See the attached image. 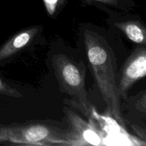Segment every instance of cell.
Wrapping results in <instances>:
<instances>
[{
    "label": "cell",
    "mask_w": 146,
    "mask_h": 146,
    "mask_svg": "<svg viewBox=\"0 0 146 146\" xmlns=\"http://www.w3.org/2000/svg\"><path fill=\"white\" fill-rule=\"evenodd\" d=\"M81 32L85 57L106 106L107 113L123 124L121 99L116 83V58L113 50L106 38L91 27L84 26Z\"/></svg>",
    "instance_id": "6da1fadb"
},
{
    "label": "cell",
    "mask_w": 146,
    "mask_h": 146,
    "mask_svg": "<svg viewBox=\"0 0 146 146\" xmlns=\"http://www.w3.org/2000/svg\"><path fill=\"white\" fill-rule=\"evenodd\" d=\"M0 144L31 146H74L68 126L50 121L0 123Z\"/></svg>",
    "instance_id": "7a4b0ae2"
},
{
    "label": "cell",
    "mask_w": 146,
    "mask_h": 146,
    "mask_svg": "<svg viewBox=\"0 0 146 146\" xmlns=\"http://www.w3.org/2000/svg\"><path fill=\"white\" fill-rule=\"evenodd\" d=\"M51 64L60 91L71 97L69 105L74 104L86 118L92 119L94 107L88 98L84 63L64 53H57L51 57Z\"/></svg>",
    "instance_id": "3957f363"
},
{
    "label": "cell",
    "mask_w": 146,
    "mask_h": 146,
    "mask_svg": "<svg viewBox=\"0 0 146 146\" xmlns=\"http://www.w3.org/2000/svg\"><path fill=\"white\" fill-rule=\"evenodd\" d=\"M145 76L146 45H138L117 73V87L121 99H125L133 86Z\"/></svg>",
    "instance_id": "277c9868"
},
{
    "label": "cell",
    "mask_w": 146,
    "mask_h": 146,
    "mask_svg": "<svg viewBox=\"0 0 146 146\" xmlns=\"http://www.w3.org/2000/svg\"><path fill=\"white\" fill-rule=\"evenodd\" d=\"M66 120L74 139V146L104 145V133L92 121L84 119L68 108H64Z\"/></svg>",
    "instance_id": "5b68a950"
},
{
    "label": "cell",
    "mask_w": 146,
    "mask_h": 146,
    "mask_svg": "<svg viewBox=\"0 0 146 146\" xmlns=\"http://www.w3.org/2000/svg\"><path fill=\"white\" fill-rule=\"evenodd\" d=\"M44 29L41 25H32L14 33L0 46V65L10 62L36 44Z\"/></svg>",
    "instance_id": "8992f818"
},
{
    "label": "cell",
    "mask_w": 146,
    "mask_h": 146,
    "mask_svg": "<svg viewBox=\"0 0 146 146\" xmlns=\"http://www.w3.org/2000/svg\"><path fill=\"white\" fill-rule=\"evenodd\" d=\"M108 12L107 22L137 45H146V25L141 20L123 16V12Z\"/></svg>",
    "instance_id": "52a82bcc"
},
{
    "label": "cell",
    "mask_w": 146,
    "mask_h": 146,
    "mask_svg": "<svg viewBox=\"0 0 146 146\" xmlns=\"http://www.w3.org/2000/svg\"><path fill=\"white\" fill-rule=\"evenodd\" d=\"M124 101L129 113L137 118L146 120V89L133 96H128Z\"/></svg>",
    "instance_id": "ba28073f"
},
{
    "label": "cell",
    "mask_w": 146,
    "mask_h": 146,
    "mask_svg": "<svg viewBox=\"0 0 146 146\" xmlns=\"http://www.w3.org/2000/svg\"><path fill=\"white\" fill-rule=\"evenodd\" d=\"M97 4H102L107 7V9H113L114 10L127 12L133 8L135 6L133 0H89Z\"/></svg>",
    "instance_id": "9c48e42d"
},
{
    "label": "cell",
    "mask_w": 146,
    "mask_h": 146,
    "mask_svg": "<svg viewBox=\"0 0 146 146\" xmlns=\"http://www.w3.org/2000/svg\"><path fill=\"white\" fill-rule=\"evenodd\" d=\"M48 17L56 19L65 6L66 0H43Z\"/></svg>",
    "instance_id": "30bf717a"
},
{
    "label": "cell",
    "mask_w": 146,
    "mask_h": 146,
    "mask_svg": "<svg viewBox=\"0 0 146 146\" xmlns=\"http://www.w3.org/2000/svg\"><path fill=\"white\" fill-rule=\"evenodd\" d=\"M128 125L132 132L141 141V145H146V124L143 123L129 122Z\"/></svg>",
    "instance_id": "8fae6325"
},
{
    "label": "cell",
    "mask_w": 146,
    "mask_h": 146,
    "mask_svg": "<svg viewBox=\"0 0 146 146\" xmlns=\"http://www.w3.org/2000/svg\"><path fill=\"white\" fill-rule=\"evenodd\" d=\"M0 94L16 98L22 97V94L19 91L5 82L1 78H0Z\"/></svg>",
    "instance_id": "7c38bea8"
}]
</instances>
